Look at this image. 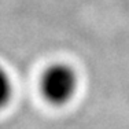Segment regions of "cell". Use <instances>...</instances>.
Masks as SVG:
<instances>
[{
    "label": "cell",
    "mask_w": 129,
    "mask_h": 129,
    "mask_svg": "<svg viewBox=\"0 0 129 129\" xmlns=\"http://www.w3.org/2000/svg\"><path fill=\"white\" fill-rule=\"evenodd\" d=\"M40 88L48 103L60 107L72 102L76 96L78 89V77L67 64H54L44 72Z\"/></svg>",
    "instance_id": "6da1fadb"
},
{
    "label": "cell",
    "mask_w": 129,
    "mask_h": 129,
    "mask_svg": "<svg viewBox=\"0 0 129 129\" xmlns=\"http://www.w3.org/2000/svg\"><path fill=\"white\" fill-rule=\"evenodd\" d=\"M14 95V84L13 80L4 69L0 67V110L7 107L11 102Z\"/></svg>",
    "instance_id": "7a4b0ae2"
}]
</instances>
